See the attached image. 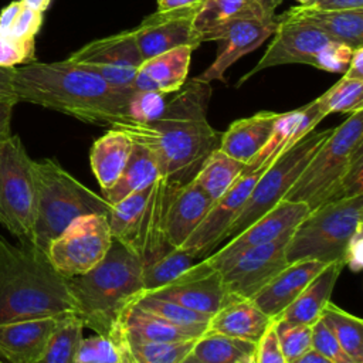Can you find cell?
<instances>
[{"label": "cell", "instance_id": "55", "mask_svg": "<svg viewBox=\"0 0 363 363\" xmlns=\"http://www.w3.org/2000/svg\"><path fill=\"white\" fill-rule=\"evenodd\" d=\"M21 3L31 9V10H35V11H40V13H44L50 4L52 3V0H21Z\"/></svg>", "mask_w": 363, "mask_h": 363}, {"label": "cell", "instance_id": "49", "mask_svg": "<svg viewBox=\"0 0 363 363\" xmlns=\"http://www.w3.org/2000/svg\"><path fill=\"white\" fill-rule=\"evenodd\" d=\"M17 102L0 98V146L11 136V115Z\"/></svg>", "mask_w": 363, "mask_h": 363}, {"label": "cell", "instance_id": "17", "mask_svg": "<svg viewBox=\"0 0 363 363\" xmlns=\"http://www.w3.org/2000/svg\"><path fill=\"white\" fill-rule=\"evenodd\" d=\"M140 294L173 301L187 309L208 315L216 313L230 298L220 272L208 264L207 258L200 259L173 282Z\"/></svg>", "mask_w": 363, "mask_h": 363}, {"label": "cell", "instance_id": "58", "mask_svg": "<svg viewBox=\"0 0 363 363\" xmlns=\"http://www.w3.org/2000/svg\"><path fill=\"white\" fill-rule=\"evenodd\" d=\"M298 3H299V6H308V4H311L313 0H296Z\"/></svg>", "mask_w": 363, "mask_h": 363}, {"label": "cell", "instance_id": "31", "mask_svg": "<svg viewBox=\"0 0 363 363\" xmlns=\"http://www.w3.org/2000/svg\"><path fill=\"white\" fill-rule=\"evenodd\" d=\"M122 363H182L197 339L184 342H150L139 337L112 333Z\"/></svg>", "mask_w": 363, "mask_h": 363}, {"label": "cell", "instance_id": "5", "mask_svg": "<svg viewBox=\"0 0 363 363\" xmlns=\"http://www.w3.org/2000/svg\"><path fill=\"white\" fill-rule=\"evenodd\" d=\"M37 213L31 242L47 252L50 242L69 223L86 214H106L111 204L78 182L57 160H34Z\"/></svg>", "mask_w": 363, "mask_h": 363}, {"label": "cell", "instance_id": "48", "mask_svg": "<svg viewBox=\"0 0 363 363\" xmlns=\"http://www.w3.org/2000/svg\"><path fill=\"white\" fill-rule=\"evenodd\" d=\"M252 363H288L279 347L272 323L255 343Z\"/></svg>", "mask_w": 363, "mask_h": 363}, {"label": "cell", "instance_id": "50", "mask_svg": "<svg viewBox=\"0 0 363 363\" xmlns=\"http://www.w3.org/2000/svg\"><path fill=\"white\" fill-rule=\"evenodd\" d=\"M308 7L318 10H356L363 9V0H313Z\"/></svg>", "mask_w": 363, "mask_h": 363}, {"label": "cell", "instance_id": "7", "mask_svg": "<svg viewBox=\"0 0 363 363\" xmlns=\"http://www.w3.org/2000/svg\"><path fill=\"white\" fill-rule=\"evenodd\" d=\"M362 152L363 111H357L332 129L284 199L305 203L309 210L337 200L340 180Z\"/></svg>", "mask_w": 363, "mask_h": 363}, {"label": "cell", "instance_id": "33", "mask_svg": "<svg viewBox=\"0 0 363 363\" xmlns=\"http://www.w3.org/2000/svg\"><path fill=\"white\" fill-rule=\"evenodd\" d=\"M245 164L214 149L191 179L213 201L224 196L242 174Z\"/></svg>", "mask_w": 363, "mask_h": 363}, {"label": "cell", "instance_id": "20", "mask_svg": "<svg viewBox=\"0 0 363 363\" xmlns=\"http://www.w3.org/2000/svg\"><path fill=\"white\" fill-rule=\"evenodd\" d=\"M61 318L50 316L0 323V357L9 363H38Z\"/></svg>", "mask_w": 363, "mask_h": 363}, {"label": "cell", "instance_id": "57", "mask_svg": "<svg viewBox=\"0 0 363 363\" xmlns=\"http://www.w3.org/2000/svg\"><path fill=\"white\" fill-rule=\"evenodd\" d=\"M182 363H200V362H199L197 359H194L191 354H189V356H187Z\"/></svg>", "mask_w": 363, "mask_h": 363}, {"label": "cell", "instance_id": "28", "mask_svg": "<svg viewBox=\"0 0 363 363\" xmlns=\"http://www.w3.org/2000/svg\"><path fill=\"white\" fill-rule=\"evenodd\" d=\"M133 147V140L119 129H109L89 150V164L102 191L109 190L121 177Z\"/></svg>", "mask_w": 363, "mask_h": 363}, {"label": "cell", "instance_id": "44", "mask_svg": "<svg viewBox=\"0 0 363 363\" xmlns=\"http://www.w3.org/2000/svg\"><path fill=\"white\" fill-rule=\"evenodd\" d=\"M164 94L132 88L126 104V119L147 123L157 119L164 111Z\"/></svg>", "mask_w": 363, "mask_h": 363}, {"label": "cell", "instance_id": "24", "mask_svg": "<svg viewBox=\"0 0 363 363\" xmlns=\"http://www.w3.org/2000/svg\"><path fill=\"white\" fill-rule=\"evenodd\" d=\"M213 203L193 180L174 187L166 211V235L173 248L184 244Z\"/></svg>", "mask_w": 363, "mask_h": 363}, {"label": "cell", "instance_id": "35", "mask_svg": "<svg viewBox=\"0 0 363 363\" xmlns=\"http://www.w3.org/2000/svg\"><path fill=\"white\" fill-rule=\"evenodd\" d=\"M343 350L356 362L363 363V320L329 302L320 315Z\"/></svg>", "mask_w": 363, "mask_h": 363}, {"label": "cell", "instance_id": "12", "mask_svg": "<svg viewBox=\"0 0 363 363\" xmlns=\"http://www.w3.org/2000/svg\"><path fill=\"white\" fill-rule=\"evenodd\" d=\"M291 234L264 245L247 248L214 265L213 268L220 272L228 295L252 298L281 272L288 265L285 247Z\"/></svg>", "mask_w": 363, "mask_h": 363}, {"label": "cell", "instance_id": "14", "mask_svg": "<svg viewBox=\"0 0 363 363\" xmlns=\"http://www.w3.org/2000/svg\"><path fill=\"white\" fill-rule=\"evenodd\" d=\"M278 24V16L272 18H245L233 21L211 34L206 41H217V52L214 61L194 77L196 81L225 82V71L241 57L257 50L269 35L274 34Z\"/></svg>", "mask_w": 363, "mask_h": 363}, {"label": "cell", "instance_id": "38", "mask_svg": "<svg viewBox=\"0 0 363 363\" xmlns=\"http://www.w3.org/2000/svg\"><path fill=\"white\" fill-rule=\"evenodd\" d=\"M84 323L77 315L62 316L38 363H77L78 347L82 340Z\"/></svg>", "mask_w": 363, "mask_h": 363}, {"label": "cell", "instance_id": "4", "mask_svg": "<svg viewBox=\"0 0 363 363\" xmlns=\"http://www.w3.org/2000/svg\"><path fill=\"white\" fill-rule=\"evenodd\" d=\"M142 261L126 244L113 240L105 258L89 271L67 278L84 328L111 335L121 311L143 289Z\"/></svg>", "mask_w": 363, "mask_h": 363}, {"label": "cell", "instance_id": "2", "mask_svg": "<svg viewBox=\"0 0 363 363\" xmlns=\"http://www.w3.org/2000/svg\"><path fill=\"white\" fill-rule=\"evenodd\" d=\"M13 91L17 102H28L96 126L126 119L132 88H119L67 58L33 61L14 67Z\"/></svg>", "mask_w": 363, "mask_h": 363}, {"label": "cell", "instance_id": "11", "mask_svg": "<svg viewBox=\"0 0 363 363\" xmlns=\"http://www.w3.org/2000/svg\"><path fill=\"white\" fill-rule=\"evenodd\" d=\"M330 43L332 40L308 20L286 13L279 14L271 44L261 60L241 77L235 86L238 88L255 74L278 65L306 64L316 68L323 50Z\"/></svg>", "mask_w": 363, "mask_h": 363}, {"label": "cell", "instance_id": "56", "mask_svg": "<svg viewBox=\"0 0 363 363\" xmlns=\"http://www.w3.org/2000/svg\"><path fill=\"white\" fill-rule=\"evenodd\" d=\"M258 3L262 4V7L269 11V13H275L277 7L284 1V0H257Z\"/></svg>", "mask_w": 363, "mask_h": 363}, {"label": "cell", "instance_id": "59", "mask_svg": "<svg viewBox=\"0 0 363 363\" xmlns=\"http://www.w3.org/2000/svg\"><path fill=\"white\" fill-rule=\"evenodd\" d=\"M0 363H9V362H6L4 359H1V357H0Z\"/></svg>", "mask_w": 363, "mask_h": 363}, {"label": "cell", "instance_id": "53", "mask_svg": "<svg viewBox=\"0 0 363 363\" xmlns=\"http://www.w3.org/2000/svg\"><path fill=\"white\" fill-rule=\"evenodd\" d=\"M204 0H156L157 10H174V9H187V7H200Z\"/></svg>", "mask_w": 363, "mask_h": 363}, {"label": "cell", "instance_id": "42", "mask_svg": "<svg viewBox=\"0 0 363 363\" xmlns=\"http://www.w3.org/2000/svg\"><path fill=\"white\" fill-rule=\"evenodd\" d=\"M133 302L139 305L140 308L150 311L170 322L179 323V325H193V326H207L210 322L211 315L196 312L191 309H187L173 301L139 294Z\"/></svg>", "mask_w": 363, "mask_h": 363}, {"label": "cell", "instance_id": "27", "mask_svg": "<svg viewBox=\"0 0 363 363\" xmlns=\"http://www.w3.org/2000/svg\"><path fill=\"white\" fill-rule=\"evenodd\" d=\"M343 267L345 264L340 261L326 264L275 319L312 326L320 319L323 308L330 302L333 288Z\"/></svg>", "mask_w": 363, "mask_h": 363}, {"label": "cell", "instance_id": "46", "mask_svg": "<svg viewBox=\"0 0 363 363\" xmlns=\"http://www.w3.org/2000/svg\"><path fill=\"white\" fill-rule=\"evenodd\" d=\"M312 349H315L333 363H356L343 350L337 339L333 336V333L323 323L322 319H318L312 325Z\"/></svg>", "mask_w": 363, "mask_h": 363}, {"label": "cell", "instance_id": "1", "mask_svg": "<svg viewBox=\"0 0 363 363\" xmlns=\"http://www.w3.org/2000/svg\"><path fill=\"white\" fill-rule=\"evenodd\" d=\"M210 98V84L193 78L166 101L157 119L147 123L122 121L111 128L125 132L133 142L147 147L159 164L160 177L182 186L194 177L220 143L221 133L207 121Z\"/></svg>", "mask_w": 363, "mask_h": 363}, {"label": "cell", "instance_id": "36", "mask_svg": "<svg viewBox=\"0 0 363 363\" xmlns=\"http://www.w3.org/2000/svg\"><path fill=\"white\" fill-rule=\"evenodd\" d=\"M200 259L203 258H199L194 252L183 247L170 250L152 264L142 268V292L153 291L173 282Z\"/></svg>", "mask_w": 363, "mask_h": 363}, {"label": "cell", "instance_id": "19", "mask_svg": "<svg viewBox=\"0 0 363 363\" xmlns=\"http://www.w3.org/2000/svg\"><path fill=\"white\" fill-rule=\"evenodd\" d=\"M176 186L163 177L153 183L135 237L129 245L140 258L142 267L152 264L173 250L166 235V211Z\"/></svg>", "mask_w": 363, "mask_h": 363}, {"label": "cell", "instance_id": "25", "mask_svg": "<svg viewBox=\"0 0 363 363\" xmlns=\"http://www.w3.org/2000/svg\"><path fill=\"white\" fill-rule=\"evenodd\" d=\"M271 323L272 319L265 315L251 298L230 296L228 301L211 315L207 332L257 343Z\"/></svg>", "mask_w": 363, "mask_h": 363}, {"label": "cell", "instance_id": "3", "mask_svg": "<svg viewBox=\"0 0 363 363\" xmlns=\"http://www.w3.org/2000/svg\"><path fill=\"white\" fill-rule=\"evenodd\" d=\"M65 315H77V306L47 252L0 235V323Z\"/></svg>", "mask_w": 363, "mask_h": 363}, {"label": "cell", "instance_id": "43", "mask_svg": "<svg viewBox=\"0 0 363 363\" xmlns=\"http://www.w3.org/2000/svg\"><path fill=\"white\" fill-rule=\"evenodd\" d=\"M272 325L282 354L288 363L312 349V326L282 319L272 320Z\"/></svg>", "mask_w": 363, "mask_h": 363}, {"label": "cell", "instance_id": "51", "mask_svg": "<svg viewBox=\"0 0 363 363\" xmlns=\"http://www.w3.org/2000/svg\"><path fill=\"white\" fill-rule=\"evenodd\" d=\"M343 75L353 79H363V47L354 48L352 51L347 68Z\"/></svg>", "mask_w": 363, "mask_h": 363}, {"label": "cell", "instance_id": "52", "mask_svg": "<svg viewBox=\"0 0 363 363\" xmlns=\"http://www.w3.org/2000/svg\"><path fill=\"white\" fill-rule=\"evenodd\" d=\"M13 72H14V67L13 68L0 67V98L17 102V98L13 91Z\"/></svg>", "mask_w": 363, "mask_h": 363}, {"label": "cell", "instance_id": "18", "mask_svg": "<svg viewBox=\"0 0 363 363\" xmlns=\"http://www.w3.org/2000/svg\"><path fill=\"white\" fill-rule=\"evenodd\" d=\"M309 211L311 210L305 203L282 199L271 210L251 223L241 233L227 240V244L220 250L213 251L206 258L208 264L214 267L247 248L272 242L291 234Z\"/></svg>", "mask_w": 363, "mask_h": 363}, {"label": "cell", "instance_id": "23", "mask_svg": "<svg viewBox=\"0 0 363 363\" xmlns=\"http://www.w3.org/2000/svg\"><path fill=\"white\" fill-rule=\"evenodd\" d=\"M193 48L176 47L159 55L143 60L132 84L135 89L174 94L187 81Z\"/></svg>", "mask_w": 363, "mask_h": 363}, {"label": "cell", "instance_id": "10", "mask_svg": "<svg viewBox=\"0 0 363 363\" xmlns=\"http://www.w3.org/2000/svg\"><path fill=\"white\" fill-rule=\"evenodd\" d=\"M112 242L113 237L108 216L86 214L69 223L50 242L47 257L64 278H71L89 271L101 262Z\"/></svg>", "mask_w": 363, "mask_h": 363}, {"label": "cell", "instance_id": "29", "mask_svg": "<svg viewBox=\"0 0 363 363\" xmlns=\"http://www.w3.org/2000/svg\"><path fill=\"white\" fill-rule=\"evenodd\" d=\"M285 13L315 24L332 41L353 50L363 47V9L318 10L308 6H295Z\"/></svg>", "mask_w": 363, "mask_h": 363}, {"label": "cell", "instance_id": "54", "mask_svg": "<svg viewBox=\"0 0 363 363\" xmlns=\"http://www.w3.org/2000/svg\"><path fill=\"white\" fill-rule=\"evenodd\" d=\"M289 363H333V362H330L329 359L322 356L315 349H309L308 352H305L303 354H301L299 357H296L295 360H292Z\"/></svg>", "mask_w": 363, "mask_h": 363}, {"label": "cell", "instance_id": "30", "mask_svg": "<svg viewBox=\"0 0 363 363\" xmlns=\"http://www.w3.org/2000/svg\"><path fill=\"white\" fill-rule=\"evenodd\" d=\"M275 13L267 11L257 0H204L194 17V28L201 43L213 31L245 18H272Z\"/></svg>", "mask_w": 363, "mask_h": 363}, {"label": "cell", "instance_id": "40", "mask_svg": "<svg viewBox=\"0 0 363 363\" xmlns=\"http://www.w3.org/2000/svg\"><path fill=\"white\" fill-rule=\"evenodd\" d=\"M299 115V108L281 113L279 119L277 121L274 130L265 143V146L245 164L244 172L257 170V169H267L282 152L289 149V138L292 129L296 123Z\"/></svg>", "mask_w": 363, "mask_h": 363}, {"label": "cell", "instance_id": "26", "mask_svg": "<svg viewBox=\"0 0 363 363\" xmlns=\"http://www.w3.org/2000/svg\"><path fill=\"white\" fill-rule=\"evenodd\" d=\"M279 116V112L261 111L248 118L234 121L221 133L218 149L247 164L265 146Z\"/></svg>", "mask_w": 363, "mask_h": 363}, {"label": "cell", "instance_id": "32", "mask_svg": "<svg viewBox=\"0 0 363 363\" xmlns=\"http://www.w3.org/2000/svg\"><path fill=\"white\" fill-rule=\"evenodd\" d=\"M160 177L159 164L153 153L143 145L133 142L130 157L119 180L104 193V199L112 206L126 196L152 186Z\"/></svg>", "mask_w": 363, "mask_h": 363}, {"label": "cell", "instance_id": "15", "mask_svg": "<svg viewBox=\"0 0 363 363\" xmlns=\"http://www.w3.org/2000/svg\"><path fill=\"white\" fill-rule=\"evenodd\" d=\"M265 169L242 172L233 187L213 203L204 218L182 245L199 258L208 257L218 244L224 242V234L244 207L255 182Z\"/></svg>", "mask_w": 363, "mask_h": 363}, {"label": "cell", "instance_id": "16", "mask_svg": "<svg viewBox=\"0 0 363 363\" xmlns=\"http://www.w3.org/2000/svg\"><path fill=\"white\" fill-rule=\"evenodd\" d=\"M201 7V6H200ZM200 7L174 9L146 16L133 28L136 45L143 60L182 45L196 50L201 41L194 28V17Z\"/></svg>", "mask_w": 363, "mask_h": 363}, {"label": "cell", "instance_id": "39", "mask_svg": "<svg viewBox=\"0 0 363 363\" xmlns=\"http://www.w3.org/2000/svg\"><path fill=\"white\" fill-rule=\"evenodd\" d=\"M43 14L13 0L0 11V34L16 41H34L43 26Z\"/></svg>", "mask_w": 363, "mask_h": 363}, {"label": "cell", "instance_id": "22", "mask_svg": "<svg viewBox=\"0 0 363 363\" xmlns=\"http://www.w3.org/2000/svg\"><path fill=\"white\" fill-rule=\"evenodd\" d=\"M326 264L319 261H296L288 264L265 286H262L251 299L272 320L292 303L302 289Z\"/></svg>", "mask_w": 363, "mask_h": 363}, {"label": "cell", "instance_id": "34", "mask_svg": "<svg viewBox=\"0 0 363 363\" xmlns=\"http://www.w3.org/2000/svg\"><path fill=\"white\" fill-rule=\"evenodd\" d=\"M254 350V342L206 330L190 354L200 363H252Z\"/></svg>", "mask_w": 363, "mask_h": 363}, {"label": "cell", "instance_id": "21", "mask_svg": "<svg viewBox=\"0 0 363 363\" xmlns=\"http://www.w3.org/2000/svg\"><path fill=\"white\" fill-rule=\"evenodd\" d=\"M206 330L207 326L170 322L130 301L116 318L111 335L122 333L150 342H184L199 339Z\"/></svg>", "mask_w": 363, "mask_h": 363}, {"label": "cell", "instance_id": "13", "mask_svg": "<svg viewBox=\"0 0 363 363\" xmlns=\"http://www.w3.org/2000/svg\"><path fill=\"white\" fill-rule=\"evenodd\" d=\"M67 60L119 88H132L135 75L143 61L133 30L89 41L71 52Z\"/></svg>", "mask_w": 363, "mask_h": 363}, {"label": "cell", "instance_id": "8", "mask_svg": "<svg viewBox=\"0 0 363 363\" xmlns=\"http://www.w3.org/2000/svg\"><path fill=\"white\" fill-rule=\"evenodd\" d=\"M37 213L34 160L20 136L0 146V224L18 241L33 240Z\"/></svg>", "mask_w": 363, "mask_h": 363}, {"label": "cell", "instance_id": "47", "mask_svg": "<svg viewBox=\"0 0 363 363\" xmlns=\"http://www.w3.org/2000/svg\"><path fill=\"white\" fill-rule=\"evenodd\" d=\"M35 41H16L0 34V67L13 68L34 61Z\"/></svg>", "mask_w": 363, "mask_h": 363}, {"label": "cell", "instance_id": "45", "mask_svg": "<svg viewBox=\"0 0 363 363\" xmlns=\"http://www.w3.org/2000/svg\"><path fill=\"white\" fill-rule=\"evenodd\" d=\"M77 363H122L121 352L109 335H95L82 337Z\"/></svg>", "mask_w": 363, "mask_h": 363}, {"label": "cell", "instance_id": "37", "mask_svg": "<svg viewBox=\"0 0 363 363\" xmlns=\"http://www.w3.org/2000/svg\"><path fill=\"white\" fill-rule=\"evenodd\" d=\"M152 189L153 184L143 190L135 191L111 206L108 223L113 240H118L128 247L130 245Z\"/></svg>", "mask_w": 363, "mask_h": 363}, {"label": "cell", "instance_id": "9", "mask_svg": "<svg viewBox=\"0 0 363 363\" xmlns=\"http://www.w3.org/2000/svg\"><path fill=\"white\" fill-rule=\"evenodd\" d=\"M333 129V128H332ZM332 129L312 130L294 146L282 152L258 177L244 207L224 234V241L233 238L251 223L281 201Z\"/></svg>", "mask_w": 363, "mask_h": 363}, {"label": "cell", "instance_id": "41", "mask_svg": "<svg viewBox=\"0 0 363 363\" xmlns=\"http://www.w3.org/2000/svg\"><path fill=\"white\" fill-rule=\"evenodd\" d=\"M325 112L353 113L363 111V79L342 77L335 85L319 96Z\"/></svg>", "mask_w": 363, "mask_h": 363}, {"label": "cell", "instance_id": "6", "mask_svg": "<svg viewBox=\"0 0 363 363\" xmlns=\"http://www.w3.org/2000/svg\"><path fill=\"white\" fill-rule=\"evenodd\" d=\"M363 194L326 201L311 210L294 228L285 247L288 264L311 259L323 264L346 258L362 235Z\"/></svg>", "mask_w": 363, "mask_h": 363}]
</instances>
